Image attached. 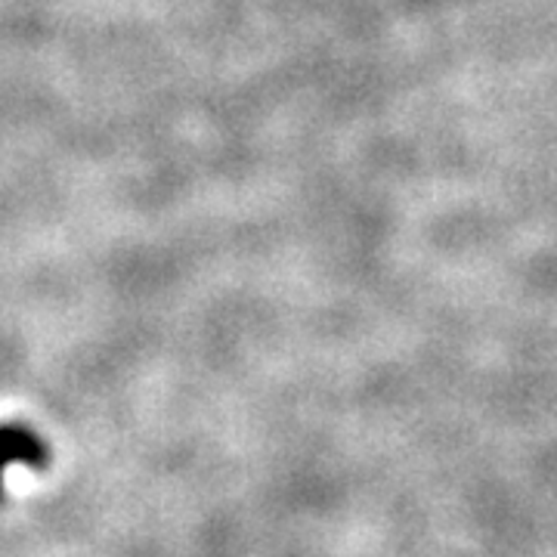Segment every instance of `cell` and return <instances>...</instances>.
Returning <instances> with one entry per match:
<instances>
[{"mask_svg": "<svg viewBox=\"0 0 557 557\" xmlns=\"http://www.w3.org/2000/svg\"><path fill=\"white\" fill-rule=\"evenodd\" d=\"M47 443L32 434L28 428L22 424H0V502H3V468L22 461V465H32V468H44L47 465Z\"/></svg>", "mask_w": 557, "mask_h": 557, "instance_id": "cell-1", "label": "cell"}]
</instances>
